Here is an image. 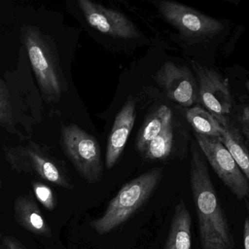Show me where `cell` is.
Instances as JSON below:
<instances>
[{
	"label": "cell",
	"mask_w": 249,
	"mask_h": 249,
	"mask_svg": "<svg viewBox=\"0 0 249 249\" xmlns=\"http://www.w3.org/2000/svg\"><path fill=\"white\" fill-rule=\"evenodd\" d=\"M189 183L201 249H234V235L211 180L206 160L195 142L191 147Z\"/></svg>",
	"instance_id": "obj_1"
},
{
	"label": "cell",
	"mask_w": 249,
	"mask_h": 249,
	"mask_svg": "<svg viewBox=\"0 0 249 249\" xmlns=\"http://www.w3.org/2000/svg\"><path fill=\"white\" fill-rule=\"evenodd\" d=\"M164 177L163 167H154L125 183L108 202L104 213L90 222L99 234L114 231L132 218L152 196Z\"/></svg>",
	"instance_id": "obj_2"
},
{
	"label": "cell",
	"mask_w": 249,
	"mask_h": 249,
	"mask_svg": "<svg viewBox=\"0 0 249 249\" xmlns=\"http://www.w3.org/2000/svg\"><path fill=\"white\" fill-rule=\"evenodd\" d=\"M22 37L43 97L57 103L68 91V84L56 49L37 27L25 26Z\"/></svg>",
	"instance_id": "obj_3"
},
{
	"label": "cell",
	"mask_w": 249,
	"mask_h": 249,
	"mask_svg": "<svg viewBox=\"0 0 249 249\" xmlns=\"http://www.w3.org/2000/svg\"><path fill=\"white\" fill-rule=\"evenodd\" d=\"M61 145L78 174L90 184L103 178L104 166L97 140L75 124L63 126Z\"/></svg>",
	"instance_id": "obj_4"
},
{
	"label": "cell",
	"mask_w": 249,
	"mask_h": 249,
	"mask_svg": "<svg viewBox=\"0 0 249 249\" xmlns=\"http://www.w3.org/2000/svg\"><path fill=\"white\" fill-rule=\"evenodd\" d=\"M196 142L206 161L224 186L240 200H248L249 180L218 138L195 134Z\"/></svg>",
	"instance_id": "obj_5"
},
{
	"label": "cell",
	"mask_w": 249,
	"mask_h": 249,
	"mask_svg": "<svg viewBox=\"0 0 249 249\" xmlns=\"http://www.w3.org/2000/svg\"><path fill=\"white\" fill-rule=\"evenodd\" d=\"M154 3L163 18L185 37L203 40L218 36L224 30V24L219 20L187 5L169 0Z\"/></svg>",
	"instance_id": "obj_6"
},
{
	"label": "cell",
	"mask_w": 249,
	"mask_h": 249,
	"mask_svg": "<svg viewBox=\"0 0 249 249\" xmlns=\"http://www.w3.org/2000/svg\"><path fill=\"white\" fill-rule=\"evenodd\" d=\"M5 157L11 168L17 173L34 174L56 186L68 189L73 188L59 164L34 142L8 148Z\"/></svg>",
	"instance_id": "obj_7"
},
{
	"label": "cell",
	"mask_w": 249,
	"mask_h": 249,
	"mask_svg": "<svg viewBox=\"0 0 249 249\" xmlns=\"http://www.w3.org/2000/svg\"><path fill=\"white\" fill-rule=\"evenodd\" d=\"M197 79V99L217 120L224 119L231 111L233 100L228 82L218 72L192 61Z\"/></svg>",
	"instance_id": "obj_8"
},
{
	"label": "cell",
	"mask_w": 249,
	"mask_h": 249,
	"mask_svg": "<svg viewBox=\"0 0 249 249\" xmlns=\"http://www.w3.org/2000/svg\"><path fill=\"white\" fill-rule=\"evenodd\" d=\"M78 3L88 24L100 33L123 40L141 36L136 26L122 12L90 0H78Z\"/></svg>",
	"instance_id": "obj_9"
},
{
	"label": "cell",
	"mask_w": 249,
	"mask_h": 249,
	"mask_svg": "<svg viewBox=\"0 0 249 249\" xmlns=\"http://www.w3.org/2000/svg\"><path fill=\"white\" fill-rule=\"evenodd\" d=\"M155 79L170 100L183 107L192 106L197 100L196 81L186 67L165 62L157 71Z\"/></svg>",
	"instance_id": "obj_10"
},
{
	"label": "cell",
	"mask_w": 249,
	"mask_h": 249,
	"mask_svg": "<svg viewBox=\"0 0 249 249\" xmlns=\"http://www.w3.org/2000/svg\"><path fill=\"white\" fill-rule=\"evenodd\" d=\"M136 100L129 96L123 107L116 115L107 139L106 154V167L113 168L126 146L136 119Z\"/></svg>",
	"instance_id": "obj_11"
},
{
	"label": "cell",
	"mask_w": 249,
	"mask_h": 249,
	"mask_svg": "<svg viewBox=\"0 0 249 249\" xmlns=\"http://www.w3.org/2000/svg\"><path fill=\"white\" fill-rule=\"evenodd\" d=\"M219 123L218 140L231 154L247 180L249 179V156L248 141L244 139L238 126L227 118L217 120Z\"/></svg>",
	"instance_id": "obj_12"
},
{
	"label": "cell",
	"mask_w": 249,
	"mask_h": 249,
	"mask_svg": "<svg viewBox=\"0 0 249 249\" xmlns=\"http://www.w3.org/2000/svg\"><path fill=\"white\" fill-rule=\"evenodd\" d=\"M192 225L187 205L180 199L175 207L164 249H192Z\"/></svg>",
	"instance_id": "obj_13"
},
{
	"label": "cell",
	"mask_w": 249,
	"mask_h": 249,
	"mask_svg": "<svg viewBox=\"0 0 249 249\" xmlns=\"http://www.w3.org/2000/svg\"><path fill=\"white\" fill-rule=\"evenodd\" d=\"M14 211L17 222L25 230L39 235H52L49 224L33 198L29 196L17 198L14 204Z\"/></svg>",
	"instance_id": "obj_14"
},
{
	"label": "cell",
	"mask_w": 249,
	"mask_h": 249,
	"mask_svg": "<svg viewBox=\"0 0 249 249\" xmlns=\"http://www.w3.org/2000/svg\"><path fill=\"white\" fill-rule=\"evenodd\" d=\"M173 122V113L170 107L164 105L157 107L147 118L138 133L136 148L141 154L148 144L158 136L163 129Z\"/></svg>",
	"instance_id": "obj_15"
},
{
	"label": "cell",
	"mask_w": 249,
	"mask_h": 249,
	"mask_svg": "<svg viewBox=\"0 0 249 249\" xmlns=\"http://www.w3.org/2000/svg\"><path fill=\"white\" fill-rule=\"evenodd\" d=\"M186 119L195 134L218 138L220 126L217 119L208 110L200 106H195L186 112Z\"/></svg>",
	"instance_id": "obj_16"
},
{
	"label": "cell",
	"mask_w": 249,
	"mask_h": 249,
	"mask_svg": "<svg viewBox=\"0 0 249 249\" xmlns=\"http://www.w3.org/2000/svg\"><path fill=\"white\" fill-rule=\"evenodd\" d=\"M173 147V122L150 142L142 155L147 161H163L169 158Z\"/></svg>",
	"instance_id": "obj_17"
},
{
	"label": "cell",
	"mask_w": 249,
	"mask_h": 249,
	"mask_svg": "<svg viewBox=\"0 0 249 249\" xmlns=\"http://www.w3.org/2000/svg\"><path fill=\"white\" fill-rule=\"evenodd\" d=\"M14 123L9 90L0 79V126H7Z\"/></svg>",
	"instance_id": "obj_18"
},
{
	"label": "cell",
	"mask_w": 249,
	"mask_h": 249,
	"mask_svg": "<svg viewBox=\"0 0 249 249\" xmlns=\"http://www.w3.org/2000/svg\"><path fill=\"white\" fill-rule=\"evenodd\" d=\"M33 191L36 198L42 205L49 211H53L56 206V200L53 192L47 185L40 182H35L33 185Z\"/></svg>",
	"instance_id": "obj_19"
},
{
	"label": "cell",
	"mask_w": 249,
	"mask_h": 249,
	"mask_svg": "<svg viewBox=\"0 0 249 249\" xmlns=\"http://www.w3.org/2000/svg\"><path fill=\"white\" fill-rule=\"evenodd\" d=\"M239 129L242 134L246 137V141L249 139V108L247 105H245L237 117Z\"/></svg>",
	"instance_id": "obj_20"
},
{
	"label": "cell",
	"mask_w": 249,
	"mask_h": 249,
	"mask_svg": "<svg viewBox=\"0 0 249 249\" xmlns=\"http://www.w3.org/2000/svg\"><path fill=\"white\" fill-rule=\"evenodd\" d=\"M243 247L249 249V219L246 218L243 224Z\"/></svg>",
	"instance_id": "obj_21"
},
{
	"label": "cell",
	"mask_w": 249,
	"mask_h": 249,
	"mask_svg": "<svg viewBox=\"0 0 249 249\" xmlns=\"http://www.w3.org/2000/svg\"><path fill=\"white\" fill-rule=\"evenodd\" d=\"M3 244L5 249H24L17 240L11 237H5L3 240Z\"/></svg>",
	"instance_id": "obj_22"
},
{
	"label": "cell",
	"mask_w": 249,
	"mask_h": 249,
	"mask_svg": "<svg viewBox=\"0 0 249 249\" xmlns=\"http://www.w3.org/2000/svg\"><path fill=\"white\" fill-rule=\"evenodd\" d=\"M0 187H1V183H0Z\"/></svg>",
	"instance_id": "obj_23"
}]
</instances>
